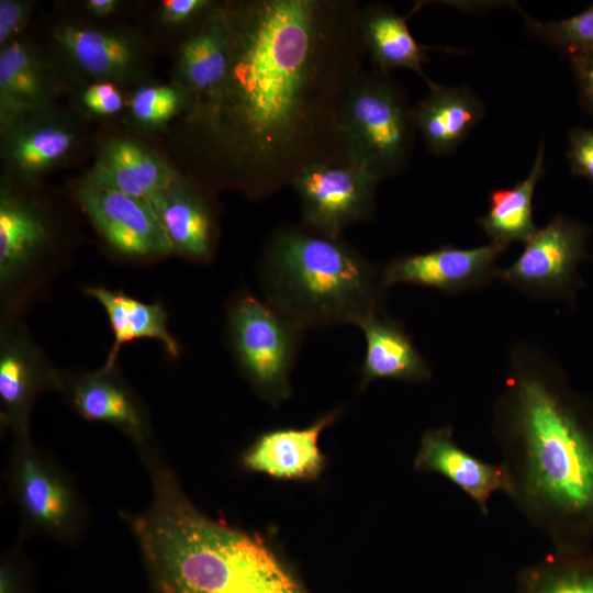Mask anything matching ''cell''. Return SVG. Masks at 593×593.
<instances>
[{
    "label": "cell",
    "mask_w": 593,
    "mask_h": 593,
    "mask_svg": "<svg viewBox=\"0 0 593 593\" xmlns=\"http://www.w3.org/2000/svg\"><path fill=\"white\" fill-rule=\"evenodd\" d=\"M567 158L574 176L593 182V127L574 126L569 132Z\"/></svg>",
    "instance_id": "4dcf8cb0"
},
{
    "label": "cell",
    "mask_w": 593,
    "mask_h": 593,
    "mask_svg": "<svg viewBox=\"0 0 593 593\" xmlns=\"http://www.w3.org/2000/svg\"><path fill=\"white\" fill-rule=\"evenodd\" d=\"M82 418L109 424L127 436L137 449L153 444L152 427L143 403L113 369L61 372L58 391Z\"/></svg>",
    "instance_id": "5bb4252c"
},
{
    "label": "cell",
    "mask_w": 593,
    "mask_h": 593,
    "mask_svg": "<svg viewBox=\"0 0 593 593\" xmlns=\"http://www.w3.org/2000/svg\"><path fill=\"white\" fill-rule=\"evenodd\" d=\"M31 4L21 0L0 1V45L12 42V37L25 25Z\"/></svg>",
    "instance_id": "836d02e7"
},
{
    "label": "cell",
    "mask_w": 593,
    "mask_h": 593,
    "mask_svg": "<svg viewBox=\"0 0 593 593\" xmlns=\"http://www.w3.org/2000/svg\"><path fill=\"white\" fill-rule=\"evenodd\" d=\"M342 410L332 411L303 428L279 427L261 433L240 456L242 467L278 480L314 481L327 466L320 436Z\"/></svg>",
    "instance_id": "2e32d148"
},
{
    "label": "cell",
    "mask_w": 593,
    "mask_h": 593,
    "mask_svg": "<svg viewBox=\"0 0 593 593\" xmlns=\"http://www.w3.org/2000/svg\"><path fill=\"white\" fill-rule=\"evenodd\" d=\"M579 103L593 119V55L570 56Z\"/></svg>",
    "instance_id": "e575fe53"
},
{
    "label": "cell",
    "mask_w": 593,
    "mask_h": 593,
    "mask_svg": "<svg viewBox=\"0 0 593 593\" xmlns=\"http://www.w3.org/2000/svg\"><path fill=\"white\" fill-rule=\"evenodd\" d=\"M230 51L231 31L225 3H214L177 53L179 85L192 94L193 109L211 100L221 89L228 69Z\"/></svg>",
    "instance_id": "ffe728a7"
},
{
    "label": "cell",
    "mask_w": 593,
    "mask_h": 593,
    "mask_svg": "<svg viewBox=\"0 0 593 593\" xmlns=\"http://www.w3.org/2000/svg\"><path fill=\"white\" fill-rule=\"evenodd\" d=\"M86 294L103 307L113 334V344L102 367L115 368L122 346L136 339H155L170 357H179L180 345L168 329V315L160 303L142 302L104 287H89Z\"/></svg>",
    "instance_id": "d4e9b609"
},
{
    "label": "cell",
    "mask_w": 593,
    "mask_h": 593,
    "mask_svg": "<svg viewBox=\"0 0 593 593\" xmlns=\"http://www.w3.org/2000/svg\"><path fill=\"white\" fill-rule=\"evenodd\" d=\"M225 8L227 74L191 115L221 182L260 200L306 167L351 163L338 114L365 70L358 2L247 0Z\"/></svg>",
    "instance_id": "6da1fadb"
},
{
    "label": "cell",
    "mask_w": 593,
    "mask_h": 593,
    "mask_svg": "<svg viewBox=\"0 0 593 593\" xmlns=\"http://www.w3.org/2000/svg\"><path fill=\"white\" fill-rule=\"evenodd\" d=\"M226 342L253 389L271 404L291 393L290 376L304 331L264 298L243 290L226 307Z\"/></svg>",
    "instance_id": "8992f818"
},
{
    "label": "cell",
    "mask_w": 593,
    "mask_h": 593,
    "mask_svg": "<svg viewBox=\"0 0 593 593\" xmlns=\"http://www.w3.org/2000/svg\"><path fill=\"white\" fill-rule=\"evenodd\" d=\"M258 272L262 298L304 332L360 327L385 312L383 268L342 236L281 226L265 243Z\"/></svg>",
    "instance_id": "277c9868"
},
{
    "label": "cell",
    "mask_w": 593,
    "mask_h": 593,
    "mask_svg": "<svg viewBox=\"0 0 593 593\" xmlns=\"http://www.w3.org/2000/svg\"><path fill=\"white\" fill-rule=\"evenodd\" d=\"M58 78L30 44L12 41L0 49V122L51 105Z\"/></svg>",
    "instance_id": "cb8c5ba5"
},
{
    "label": "cell",
    "mask_w": 593,
    "mask_h": 593,
    "mask_svg": "<svg viewBox=\"0 0 593 593\" xmlns=\"http://www.w3.org/2000/svg\"><path fill=\"white\" fill-rule=\"evenodd\" d=\"M53 35L74 65L96 81L128 82L144 72L145 51L127 32L65 23Z\"/></svg>",
    "instance_id": "e0dca14e"
},
{
    "label": "cell",
    "mask_w": 593,
    "mask_h": 593,
    "mask_svg": "<svg viewBox=\"0 0 593 593\" xmlns=\"http://www.w3.org/2000/svg\"><path fill=\"white\" fill-rule=\"evenodd\" d=\"M338 126L350 161L379 181L407 166L415 141L413 108L387 72L363 70L347 90Z\"/></svg>",
    "instance_id": "5b68a950"
},
{
    "label": "cell",
    "mask_w": 593,
    "mask_h": 593,
    "mask_svg": "<svg viewBox=\"0 0 593 593\" xmlns=\"http://www.w3.org/2000/svg\"><path fill=\"white\" fill-rule=\"evenodd\" d=\"M360 328L366 353L360 367V389L374 380L428 381L433 371L403 324L387 312L366 321Z\"/></svg>",
    "instance_id": "7402d4cb"
},
{
    "label": "cell",
    "mask_w": 593,
    "mask_h": 593,
    "mask_svg": "<svg viewBox=\"0 0 593 593\" xmlns=\"http://www.w3.org/2000/svg\"><path fill=\"white\" fill-rule=\"evenodd\" d=\"M521 593H593V561L553 551L521 575Z\"/></svg>",
    "instance_id": "83f0119b"
},
{
    "label": "cell",
    "mask_w": 593,
    "mask_h": 593,
    "mask_svg": "<svg viewBox=\"0 0 593 593\" xmlns=\"http://www.w3.org/2000/svg\"><path fill=\"white\" fill-rule=\"evenodd\" d=\"M75 195L101 238L116 255L131 260H154L172 253L152 203L96 184L86 177Z\"/></svg>",
    "instance_id": "8fae6325"
},
{
    "label": "cell",
    "mask_w": 593,
    "mask_h": 593,
    "mask_svg": "<svg viewBox=\"0 0 593 593\" xmlns=\"http://www.w3.org/2000/svg\"><path fill=\"white\" fill-rule=\"evenodd\" d=\"M413 465L418 472L446 478L466 493L485 516L492 496L506 491L501 463L484 461L467 451L455 439L450 425L424 432Z\"/></svg>",
    "instance_id": "ac0fdd59"
},
{
    "label": "cell",
    "mask_w": 593,
    "mask_h": 593,
    "mask_svg": "<svg viewBox=\"0 0 593 593\" xmlns=\"http://www.w3.org/2000/svg\"><path fill=\"white\" fill-rule=\"evenodd\" d=\"M53 244L48 216L37 202L2 187L0 191V290L5 314L14 315L48 275Z\"/></svg>",
    "instance_id": "ba28073f"
},
{
    "label": "cell",
    "mask_w": 593,
    "mask_h": 593,
    "mask_svg": "<svg viewBox=\"0 0 593 593\" xmlns=\"http://www.w3.org/2000/svg\"><path fill=\"white\" fill-rule=\"evenodd\" d=\"M214 5L208 0H165L161 2V19L164 22L180 25L200 21Z\"/></svg>",
    "instance_id": "d6a6232c"
},
{
    "label": "cell",
    "mask_w": 593,
    "mask_h": 593,
    "mask_svg": "<svg viewBox=\"0 0 593 593\" xmlns=\"http://www.w3.org/2000/svg\"><path fill=\"white\" fill-rule=\"evenodd\" d=\"M359 30L374 68L387 74L406 68L422 77L428 87L434 83L423 71L427 60L423 47L412 35L405 19L390 5L374 2L361 8Z\"/></svg>",
    "instance_id": "484cf974"
},
{
    "label": "cell",
    "mask_w": 593,
    "mask_h": 593,
    "mask_svg": "<svg viewBox=\"0 0 593 593\" xmlns=\"http://www.w3.org/2000/svg\"><path fill=\"white\" fill-rule=\"evenodd\" d=\"M194 99L181 85H146L133 94L130 108L133 119L145 127H159L184 108L192 110Z\"/></svg>",
    "instance_id": "f546056e"
},
{
    "label": "cell",
    "mask_w": 593,
    "mask_h": 593,
    "mask_svg": "<svg viewBox=\"0 0 593 593\" xmlns=\"http://www.w3.org/2000/svg\"><path fill=\"white\" fill-rule=\"evenodd\" d=\"M178 177L159 154L127 138L108 139L86 176L96 184L147 201Z\"/></svg>",
    "instance_id": "44dd1931"
},
{
    "label": "cell",
    "mask_w": 593,
    "mask_h": 593,
    "mask_svg": "<svg viewBox=\"0 0 593 593\" xmlns=\"http://www.w3.org/2000/svg\"><path fill=\"white\" fill-rule=\"evenodd\" d=\"M485 108L467 87L433 83L413 107L416 130L436 155L452 154L483 119Z\"/></svg>",
    "instance_id": "603a6c76"
},
{
    "label": "cell",
    "mask_w": 593,
    "mask_h": 593,
    "mask_svg": "<svg viewBox=\"0 0 593 593\" xmlns=\"http://www.w3.org/2000/svg\"><path fill=\"white\" fill-rule=\"evenodd\" d=\"M119 3L115 0H88L86 2L87 10L96 16H108L112 14Z\"/></svg>",
    "instance_id": "8d00e7d4"
},
{
    "label": "cell",
    "mask_w": 593,
    "mask_h": 593,
    "mask_svg": "<svg viewBox=\"0 0 593 593\" xmlns=\"http://www.w3.org/2000/svg\"><path fill=\"white\" fill-rule=\"evenodd\" d=\"M81 102L89 112L101 116L119 113L124 107L119 87L109 81H96L88 86L81 94Z\"/></svg>",
    "instance_id": "1f68e13d"
},
{
    "label": "cell",
    "mask_w": 593,
    "mask_h": 593,
    "mask_svg": "<svg viewBox=\"0 0 593 593\" xmlns=\"http://www.w3.org/2000/svg\"><path fill=\"white\" fill-rule=\"evenodd\" d=\"M492 434L505 494L555 551L580 552L593 538V414L544 349H510Z\"/></svg>",
    "instance_id": "7a4b0ae2"
},
{
    "label": "cell",
    "mask_w": 593,
    "mask_h": 593,
    "mask_svg": "<svg viewBox=\"0 0 593 593\" xmlns=\"http://www.w3.org/2000/svg\"><path fill=\"white\" fill-rule=\"evenodd\" d=\"M152 484L141 512H122L152 593H312L276 545L202 513L154 444L138 450Z\"/></svg>",
    "instance_id": "3957f363"
},
{
    "label": "cell",
    "mask_w": 593,
    "mask_h": 593,
    "mask_svg": "<svg viewBox=\"0 0 593 593\" xmlns=\"http://www.w3.org/2000/svg\"><path fill=\"white\" fill-rule=\"evenodd\" d=\"M60 374L14 315L4 314L0 332L1 424L13 438L30 437L34 402L44 391H58Z\"/></svg>",
    "instance_id": "7c38bea8"
},
{
    "label": "cell",
    "mask_w": 593,
    "mask_h": 593,
    "mask_svg": "<svg viewBox=\"0 0 593 593\" xmlns=\"http://www.w3.org/2000/svg\"><path fill=\"white\" fill-rule=\"evenodd\" d=\"M22 539L19 538L16 546L5 552L1 559L0 567V593H24L21 577V553L19 546Z\"/></svg>",
    "instance_id": "d590c367"
},
{
    "label": "cell",
    "mask_w": 593,
    "mask_h": 593,
    "mask_svg": "<svg viewBox=\"0 0 593 593\" xmlns=\"http://www.w3.org/2000/svg\"><path fill=\"white\" fill-rule=\"evenodd\" d=\"M545 171V142L541 139L528 176L513 187L493 189L489 194L488 212L477 220L493 242L525 244L536 233L533 197Z\"/></svg>",
    "instance_id": "4316f807"
},
{
    "label": "cell",
    "mask_w": 593,
    "mask_h": 593,
    "mask_svg": "<svg viewBox=\"0 0 593 593\" xmlns=\"http://www.w3.org/2000/svg\"><path fill=\"white\" fill-rule=\"evenodd\" d=\"M172 253L201 264L216 246V216L208 197L193 182L178 177L150 201Z\"/></svg>",
    "instance_id": "d6986e66"
},
{
    "label": "cell",
    "mask_w": 593,
    "mask_h": 593,
    "mask_svg": "<svg viewBox=\"0 0 593 593\" xmlns=\"http://www.w3.org/2000/svg\"><path fill=\"white\" fill-rule=\"evenodd\" d=\"M1 133L8 167L26 179L65 163L79 141L75 125L51 105L11 118L1 124Z\"/></svg>",
    "instance_id": "9a60e30c"
},
{
    "label": "cell",
    "mask_w": 593,
    "mask_h": 593,
    "mask_svg": "<svg viewBox=\"0 0 593 593\" xmlns=\"http://www.w3.org/2000/svg\"><path fill=\"white\" fill-rule=\"evenodd\" d=\"M5 481L22 521L20 539L40 534L78 542L89 524L88 508L70 475L31 437L13 438Z\"/></svg>",
    "instance_id": "52a82bcc"
},
{
    "label": "cell",
    "mask_w": 593,
    "mask_h": 593,
    "mask_svg": "<svg viewBox=\"0 0 593 593\" xmlns=\"http://www.w3.org/2000/svg\"><path fill=\"white\" fill-rule=\"evenodd\" d=\"M508 245L491 242L474 248L446 244L422 254L399 256L383 267L385 284L409 283L444 293L484 288L497 279L496 260Z\"/></svg>",
    "instance_id": "4fadbf2b"
},
{
    "label": "cell",
    "mask_w": 593,
    "mask_h": 593,
    "mask_svg": "<svg viewBox=\"0 0 593 593\" xmlns=\"http://www.w3.org/2000/svg\"><path fill=\"white\" fill-rule=\"evenodd\" d=\"M589 227L556 215L525 243L518 258L497 279L534 299L570 301L580 283L578 266L588 257Z\"/></svg>",
    "instance_id": "9c48e42d"
},
{
    "label": "cell",
    "mask_w": 593,
    "mask_h": 593,
    "mask_svg": "<svg viewBox=\"0 0 593 593\" xmlns=\"http://www.w3.org/2000/svg\"><path fill=\"white\" fill-rule=\"evenodd\" d=\"M527 34L568 57L593 55V4L559 21H538L524 15Z\"/></svg>",
    "instance_id": "f1b7e54d"
},
{
    "label": "cell",
    "mask_w": 593,
    "mask_h": 593,
    "mask_svg": "<svg viewBox=\"0 0 593 593\" xmlns=\"http://www.w3.org/2000/svg\"><path fill=\"white\" fill-rule=\"evenodd\" d=\"M379 180L353 164L313 165L292 180L301 204V224L316 233L340 237L355 223L372 217Z\"/></svg>",
    "instance_id": "30bf717a"
}]
</instances>
